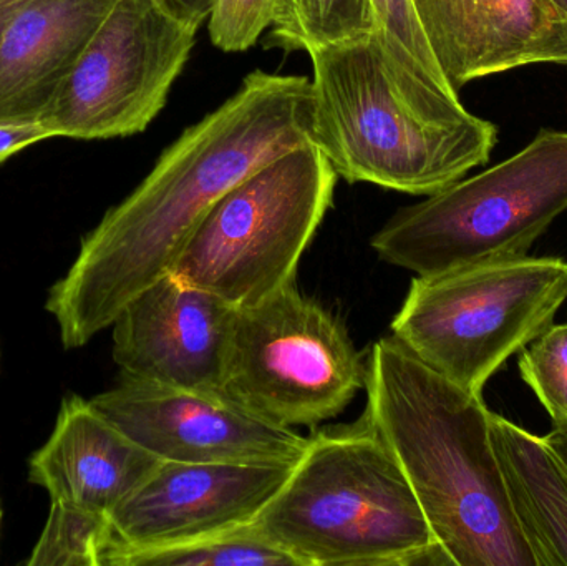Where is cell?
Returning a JSON list of instances; mask_svg holds the SVG:
<instances>
[{"mask_svg": "<svg viewBox=\"0 0 567 566\" xmlns=\"http://www.w3.org/2000/svg\"><path fill=\"white\" fill-rule=\"evenodd\" d=\"M310 60V140L347 183L430 196L492 158L495 123L416 95L377 30Z\"/></svg>", "mask_w": 567, "mask_h": 566, "instance_id": "obj_3", "label": "cell"}, {"mask_svg": "<svg viewBox=\"0 0 567 566\" xmlns=\"http://www.w3.org/2000/svg\"><path fill=\"white\" fill-rule=\"evenodd\" d=\"M93 408L159 461L293 467L309 439L278 428L221 394L123 378Z\"/></svg>", "mask_w": 567, "mask_h": 566, "instance_id": "obj_10", "label": "cell"}, {"mask_svg": "<svg viewBox=\"0 0 567 566\" xmlns=\"http://www.w3.org/2000/svg\"><path fill=\"white\" fill-rule=\"evenodd\" d=\"M255 527L300 566L453 565L363 418L307 441Z\"/></svg>", "mask_w": 567, "mask_h": 566, "instance_id": "obj_4", "label": "cell"}, {"mask_svg": "<svg viewBox=\"0 0 567 566\" xmlns=\"http://www.w3.org/2000/svg\"><path fill=\"white\" fill-rule=\"evenodd\" d=\"M310 79L252 70L235 95L188 126L152 172L82 239L45 308L63 348L112 328L120 312L172 272L213 206L272 159L309 145Z\"/></svg>", "mask_w": 567, "mask_h": 566, "instance_id": "obj_1", "label": "cell"}, {"mask_svg": "<svg viewBox=\"0 0 567 566\" xmlns=\"http://www.w3.org/2000/svg\"><path fill=\"white\" fill-rule=\"evenodd\" d=\"M265 49L313 53L379 30L372 0H276Z\"/></svg>", "mask_w": 567, "mask_h": 566, "instance_id": "obj_17", "label": "cell"}, {"mask_svg": "<svg viewBox=\"0 0 567 566\" xmlns=\"http://www.w3.org/2000/svg\"><path fill=\"white\" fill-rule=\"evenodd\" d=\"M346 326L297 286L236 312L223 395L278 428L337 418L365 388Z\"/></svg>", "mask_w": 567, "mask_h": 566, "instance_id": "obj_8", "label": "cell"}, {"mask_svg": "<svg viewBox=\"0 0 567 566\" xmlns=\"http://www.w3.org/2000/svg\"><path fill=\"white\" fill-rule=\"evenodd\" d=\"M372 3L379 20L377 33L403 82L435 105L463 109L460 93L450 85L433 56L412 0H372Z\"/></svg>", "mask_w": 567, "mask_h": 566, "instance_id": "obj_18", "label": "cell"}, {"mask_svg": "<svg viewBox=\"0 0 567 566\" xmlns=\"http://www.w3.org/2000/svg\"><path fill=\"white\" fill-rule=\"evenodd\" d=\"M176 19L195 29H202L208 22L212 13L213 0H159Z\"/></svg>", "mask_w": 567, "mask_h": 566, "instance_id": "obj_24", "label": "cell"}, {"mask_svg": "<svg viewBox=\"0 0 567 566\" xmlns=\"http://www.w3.org/2000/svg\"><path fill=\"white\" fill-rule=\"evenodd\" d=\"M545 441L558 452L559 457L567 464V422H553L551 432L545 435Z\"/></svg>", "mask_w": 567, "mask_h": 566, "instance_id": "obj_25", "label": "cell"}, {"mask_svg": "<svg viewBox=\"0 0 567 566\" xmlns=\"http://www.w3.org/2000/svg\"><path fill=\"white\" fill-rule=\"evenodd\" d=\"M109 538L110 522L105 515L52 502L45 527L27 565L102 566Z\"/></svg>", "mask_w": 567, "mask_h": 566, "instance_id": "obj_20", "label": "cell"}, {"mask_svg": "<svg viewBox=\"0 0 567 566\" xmlns=\"http://www.w3.org/2000/svg\"><path fill=\"white\" fill-rule=\"evenodd\" d=\"M492 442L516 522L536 566H567V464L545 438L502 415Z\"/></svg>", "mask_w": 567, "mask_h": 566, "instance_id": "obj_16", "label": "cell"}, {"mask_svg": "<svg viewBox=\"0 0 567 566\" xmlns=\"http://www.w3.org/2000/svg\"><path fill=\"white\" fill-rule=\"evenodd\" d=\"M553 2H555L556 6H558L559 9L563 10V12L567 13V0H553Z\"/></svg>", "mask_w": 567, "mask_h": 566, "instance_id": "obj_27", "label": "cell"}, {"mask_svg": "<svg viewBox=\"0 0 567 566\" xmlns=\"http://www.w3.org/2000/svg\"><path fill=\"white\" fill-rule=\"evenodd\" d=\"M236 312L225 299L169 272L113 321V361L123 378L223 395Z\"/></svg>", "mask_w": 567, "mask_h": 566, "instance_id": "obj_12", "label": "cell"}, {"mask_svg": "<svg viewBox=\"0 0 567 566\" xmlns=\"http://www.w3.org/2000/svg\"><path fill=\"white\" fill-rule=\"evenodd\" d=\"M337 179L312 143L284 153L213 206L173 275L238 309L290 288L332 206Z\"/></svg>", "mask_w": 567, "mask_h": 566, "instance_id": "obj_7", "label": "cell"}, {"mask_svg": "<svg viewBox=\"0 0 567 566\" xmlns=\"http://www.w3.org/2000/svg\"><path fill=\"white\" fill-rule=\"evenodd\" d=\"M567 212V132L543 128L505 162L400 208L373 251L419 276L525 258Z\"/></svg>", "mask_w": 567, "mask_h": 566, "instance_id": "obj_5", "label": "cell"}, {"mask_svg": "<svg viewBox=\"0 0 567 566\" xmlns=\"http://www.w3.org/2000/svg\"><path fill=\"white\" fill-rule=\"evenodd\" d=\"M30 0H0V33H2L3 27L7 25L13 13L25 6Z\"/></svg>", "mask_w": 567, "mask_h": 566, "instance_id": "obj_26", "label": "cell"}, {"mask_svg": "<svg viewBox=\"0 0 567 566\" xmlns=\"http://www.w3.org/2000/svg\"><path fill=\"white\" fill-rule=\"evenodd\" d=\"M455 92L475 80L549 63L567 69V13L553 0H412Z\"/></svg>", "mask_w": 567, "mask_h": 566, "instance_id": "obj_13", "label": "cell"}, {"mask_svg": "<svg viewBox=\"0 0 567 566\" xmlns=\"http://www.w3.org/2000/svg\"><path fill=\"white\" fill-rule=\"evenodd\" d=\"M363 419L409 481L453 566H536L492 442V412L396 338L367 359Z\"/></svg>", "mask_w": 567, "mask_h": 566, "instance_id": "obj_2", "label": "cell"}, {"mask_svg": "<svg viewBox=\"0 0 567 566\" xmlns=\"http://www.w3.org/2000/svg\"><path fill=\"white\" fill-rule=\"evenodd\" d=\"M519 372L553 422H567V325H553L529 342Z\"/></svg>", "mask_w": 567, "mask_h": 566, "instance_id": "obj_21", "label": "cell"}, {"mask_svg": "<svg viewBox=\"0 0 567 566\" xmlns=\"http://www.w3.org/2000/svg\"><path fill=\"white\" fill-rule=\"evenodd\" d=\"M198 29L159 0H116L40 122L53 138L138 135L168 102Z\"/></svg>", "mask_w": 567, "mask_h": 566, "instance_id": "obj_9", "label": "cell"}, {"mask_svg": "<svg viewBox=\"0 0 567 566\" xmlns=\"http://www.w3.org/2000/svg\"><path fill=\"white\" fill-rule=\"evenodd\" d=\"M116 0H30L0 33V122L39 120Z\"/></svg>", "mask_w": 567, "mask_h": 566, "instance_id": "obj_15", "label": "cell"}, {"mask_svg": "<svg viewBox=\"0 0 567 566\" xmlns=\"http://www.w3.org/2000/svg\"><path fill=\"white\" fill-rule=\"evenodd\" d=\"M49 138H53L52 133L40 120L0 122V163Z\"/></svg>", "mask_w": 567, "mask_h": 566, "instance_id": "obj_23", "label": "cell"}, {"mask_svg": "<svg viewBox=\"0 0 567 566\" xmlns=\"http://www.w3.org/2000/svg\"><path fill=\"white\" fill-rule=\"evenodd\" d=\"M292 467L159 462L110 514L102 566L135 552L192 544L246 527L281 491Z\"/></svg>", "mask_w": 567, "mask_h": 566, "instance_id": "obj_11", "label": "cell"}, {"mask_svg": "<svg viewBox=\"0 0 567 566\" xmlns=\"http://www.w3.org/2000/svg\"><path fill=\"white\" fill-rule=\"evenodd\" d=\"M116 566H300L252 524L192 544L135 552Z\"/></svg>", "mask_w": 567, "mask_h": 566, "instance_id": "obj_19", "label": "cell"}, {"mask_svg": "<svg viewBox=\"0 0 567 566\" xmlns=\"http://www.w3.org/2000/svg\"><path fill=\"white\" fill-rule=\"evenodd\" d=\"M276 0H213L209 39L216 49L241 53L258 43L275 17Z\"/></svg>", "mask_w": 567, "mask_h": 566, "instance_id": "obj_22", "label": "cell"}, {"mask_svg": "<svg viewBox=\"0 0 567 566\" xmlns=\"http://www.w3.org/2000/svg\"><path fill=\"white\" fill-rule=\"evenodd\" d=\"M567 299L561 258L503 259L416 276L392 322L420 361L460 388H483L555 321Z\"/></svg>", "mask_w": 567, "mask_h": 566, "instance_id": "obj_6", "label": "cell"}, {"mask_svg": "<svg viewBox=\"0 0 567 566\" xmlns=\"http://www.w3.org/2000/svg\"><path fill=\"white\" fill-rule=\"evenodd\" d=\"M159 462L92 402L72 395L49 441L30 459L29 481L47 491L50 502L110 517Z\"/></svg>", "mask_w": 567, "mask_h": 566, "instance_id": "obj_14", "label": "cell"}]
</instances>
